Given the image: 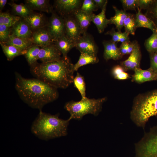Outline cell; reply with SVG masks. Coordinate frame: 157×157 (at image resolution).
<instances>
[{"label": "cell", "instance_id": "14", "mask_svg": "<svg viewBox=\"0 0 157 157\" xmlns=\"http://www.w3.org/2000/svg\"><path fill=\"white\" fill-rule=\"evenodd\" d=\"M102 44L104 48V57L106 60L110 59L117 60L122 58L123 56L120 51L119 47H117V43L111 40H104Z\"/></svg>", "mask_w": 157, "mask_h": 157}, {"label": "cell", "instance_id": "36", "mask_svg": "<svg viewBox=\"0 0 157 157\" xmlns=\"http://www.w3.org/2000/svg\"><path fill=\"white\" fill-rule=\"evenodd\" d=\"M145 15L154 22L157 28V0H153Z\"/></svg>", "mask_w": 157, "mask_h": 157}, {"label": "cell", "instance_id": "18", "mask_svg": "<svg viewBox=\"0 0 157 157\" xmlns=\"http://www.w3.org/2000/svg\"><path fill=\"white\" fill-rule=\"evenodd\" d=\"M108 1L107 0L104 6L101 9V12L98 14L96 15L94 13L92 22L95 25L99 33H102L105 28L110 24V20L107 19L106 16V12Z\"/></svg>", "mask_w": 157, "mask_h": 157}, {"label": "cell", "instance_id": "13", "mask_svg": "<svg viewBox=\"0 0 157 157\" xmlns=\"http://www.w3.org/2000/svg\"><path fill=\"white\" fill-rule=\"evenodd\" d=\"M142 55L139 44L137 45L128 58L121 63V65L125 71H134L140 68Z\"/></svg>", "mask_w": 157, "mask_h": 157}, {"label": "cell", "instance_id": "28", "mask_svg": "<svg viewBox=\"0 0 157 157\" xmlns=\"http://www.w3.org/2000/svg\"><path fill=\"white\" fill-rule=\"evenodd\" d=\"M40 48V47L34 44L27 50L24 55L30 66L37 63Z\"/></svg>", "mask_w": 157, "mask_h": 157}, {"label": "cell", "instance_id": "25", "mask_svg": "<svg viewBox=\"0 0 157 157\" xmlns=\"http://www.w3.org/2000/svg\"><path fill=\"white\" fill-rule=\"evenodd\" d=\"M3 51L7 59L11 61L17 56L24 55L26 51H22L16 47L11 45H8L0 42Z\"/></svg>", "mask_w": 157, "mask_h": 157}, {"label": "cell", "instance_id": "33", "mask_svg": "<svg viewBox=\"0 0 157 157\" xmlns=\"http://www.w3.org/2000/svg\"><path fill=\"white\" fill-rule=\"evenodd\" d=\"M144 46L149 53L157 52V30L146 40Z\"/></svg>", "mask_w": 157, "mask_h": 157}, {"label": "cell", "instance_id": "39", "mask_svg": "<svg viewBox=\"0 0 157 157\" xmlns=\"http://www.w3.org/2000/svg\"><path fill=\"white\" fill-rule=\"evenodd\" d=\"M11 28L3 24H0V42L4 43L8 39L11 34Z\"/></svg>", "mask_w": 157, "mask_h": 157}, {"label": "cell", "instance_id": "22", "mask_svg": "<svg viewBox=\"0 0 157 157\" xmlns=\"http://www.w3.org/2000/svg\"><path fill=\"white\" fill-rule=\"evenodd\" d=\"M25 4L32 10H36L51 13L52 8L50 6L49 0H26Z\"/></svg>", "mask_w": 157, "mask_h": 157}, {"label": "cell", "instance_id": "17", "mask_svg": "<svg viewBox=\"0 0 157 157\" xmlns=\"http://www.w3.org/2000/svg\"><path fill=\"white\" fill-rule=\"evenodd\" d=\"M11 34L22 38L31 37L33 31L27 23L21 19L11 27Z\"/></svg>", "mask_w": 157, "mask_h": 157}, {"label": "cell", "instance_id": "1", "mask_svg": "<svg viewBox=\"0 0 157 157\" xmlns=\"http://www.w3.org/2000/svg\"><path fill=\"white\" fill-rule=\"evenodd\" d=\"M15 88L22 100L29 106L42 110L46 105L57 99L56 88L37 78H27L16 72Z\"/></svg>", "mask_w": 157, "mask_h": 157}, {"label": "cell", "instance_id": "42", "mask_svg": "<svg viewBox=\"0 0 157 157\" xmlns=\"http://www.w3.org/2000/svg\"><path fill=\"white\" fill-rule=\"evenodd\" d=\"M93 1L97 8L102 9L107 0H93Z\"/></svg>", "mask_w": 157, "mask_h": 157}, {"label": "cell", "instance_id": "31", "mask_svg": "<svg viewBox=\"0 0 157 157\" xmlns=\"http://www.w3.org/2000/svg\"><path fill=\"white\" fill-rule=\"evenodd\" d=\"M124 27L125 32L129 34L135 35L137 27L135 21V15L128 13V15L125 20Z\"/></svg>", "mask_w": 157, "mask_h": 157}, {"label": "cell", "instance_id": "43", "mask_svg": "<svg viewBox=\"0 0 157 157\" xmlns=\"http://www.w3.org/2000/svg\"><path fill=\"white\" fill-rule=\"evenodd\" d=\"M7 2V0H0V9L1 10L4 7L6 4Z\"/></svg>", "mask_w": 157, "mask_h": 157}, {"label": "cell", "instance_id": "41", "mask_svg": "<svg viewBox=\"0 0 157 157\" xmlns=\"http://www.w3.org/2000/svg\"><path fill=\"white\" fill-rule=\"evenodd\" d=\"M138 0V8L141 11L142 9L146 10H147L151 5L153 1V0Z\"/></svg>", "mask_w": 157, "mask_h": 157}, {"label": "cell", "instance_id": "10", "mask_svg": "<svg viewBox=\"0 0 157 157\" xmlns=\"http://www.w3.org/2000/svg\"><path fill=\"white\" fill-rule=\"evenodd\" d=\"M63 18L65 22V35L75 44L82 35L79 25L74 15Z\"/></svg>", "mask_w": 157, "mask_h": 157}, {"label": "cell", "instance_id": "34", "mask_svg": "<svg viewBox=\"0 0 157 157\" xmlns=\"http://www.w3.org/2000/svg\"><path fill=\"white\" fill-rule=\"evenodd\" d=\"M138 44L136 40L132 42L130 40L122 43L119 47L121 54L123 56L126 54H130Z\"/></svg>", "mask_w": 157, "mask_h": 157}, {"label": "cell", "instance_id": "19", "mask_svg": "<svg viewBox=\"0 0 157 157\" xmlns=\"http://www.w3.org/2000/svg\"><path fill=\"white\" fill-rule=\"evenodd\" d=\"M2 43L13 46L22 51L27 50L34 44L31 37L29 38H22L16 37L11 34L7 41Z\"/></svg>", "mask_w": 157, "mask_h": 157}, {"label": "cell", "instance_id": "6", "mask_svg": "<svg viewBox=\"0 0 157 157\" xmlns=\"http://www.w3.org/2000/svg\"><path fill=\"white\" fill-rule=\"evenodd\" d=\"M135 146V157H157V125L145 133Z\"/></svg>", "mask_w": 157, "mask_h": 157}, {"label": "cell", "instance_id": "23", "mask_svg": "<svg viewBox=\"0 0 157 157\" xmlns=\"http://www.w3.org/2000/svg\"><path fill=\"white\" fill-rule=\"evenodd\" d=\"M138 12L135 14L137 28L143 27L148 28L154 32L157 30L154 22L145 15L143 14L138 8Z\"/></svg>", "mask_w": 157, "mask_h": 157}, {"label": "cell", "instance_id": "38", "mask_svg": "<svg viewBox=\"0 0 157 157\" xmlns=\"http://www.w3.org/2000/svg\"><path fill=\"white\" fill-rule=\"evenodd\" d=\"M123 10H134L136 11V8L138 7V0H121Z\"/></svg>", "mask_w": 157, "mask_h": 157}, {"label": "cell", "instance_id": "40", "mask_svg": "<svg viewBox=\"0 0 157 157\" xmlns=\"http://www.w3.org/2000/svg\"><path fill=\"white\" fill-rule=\"evenodd\" d=\"M151 68L157 74V52L150 53Z\"/></svg>", "mask_w": 157, "mask_h": 157}, {"label": "cell", "instance_id": "8", "mask_svg": "<svg viewBox=\"0 0 157 157\" xmlns=\"http://www.w3.org/2000/svg\"><path fill=\"white\" fill-rule=\"evenodd\" d=\"M47 27L53 38L54 42L58 38L65 35L64 18L53 10Z\"/></svg>", "mask_w": 157, "mask_h": 157}, {"label": "cell", "instance_id": "24", "mask_svg": "<svg viewBox=\"0 0 157 157\" xmlns=\"http://www.w3.org/2000/svg\"><path fill=\"white\" fill-rule=\"evenodd\" d=\"M113 7L115 11V14L110 19V24H114L117 31L121 32V30L124 27V21L129 13L124 10L118 9L114 6H113Z\"/></svg>", "mask_w": 157, "mask_h": 157}, {"label": "cell", "instance_id": "4", "mask_svg": "<svg viewBox=\"0 0 157 157\" xmlns=\"http://www.w3.org/2000/svg\"><path fill=\"white\" fill-rule=\"evenodd\" d=\"M130 115L137 126L144 128L150 118L157 115V90L138 95L134 100Z\"/></svg>", "mask_w": 157, "mask_h": 157}, {"label": "cell", "instance_id": "3", "mask_svg": "<svg viewBox=\"0 0 157 157\" xmlns=\"http://www.w3.org/2000/svg\"><path fill=\"white\" fill-rule=\"evenodd\" d=\"M39 111L31 127L34 135L41 140L47 141L67 135L68 126L71 120L69 118L64 120L59 118V114L52 115Z\"/></svg>", "mask_w": 157, "mask_h": 157}, {"label": "cell", "instance_id": "32", "mask_svg": "<svg viewBox=\"0 0 157 157\" xmlns=\"http://www.w3.org/2000/svg\"><path fill=\"white\" fill-rule=\"evenodd\" d=\"M73 83L74 86L80 92L81 98L86 97V85L83 76L79 73L77 72L76 75L74 77Z\"/></svg>", "mask_w": 157, "mask_h": 157}, {"label": "cell", "instance_id": "21", "mask_svg": "<svg viewBox=\"0 0 157 157\" xmlns=\"http://www.w3.org/2000/svg\"><path fill=\"white\" fill-rule=\"evenodd\" d=\"M93 14H88L80 9L74 13V16L79 25L82 35L87 32V29L92 22Z\"/></svg>", "mask_w": 157, "mask_h": 157}, {"label": "cell", "instance_id": "35", "mask_svg": "<svg viewBox=\"0 0 157 157\" xmlns=\"http://www.w3.org/2000/svg\"><path fill=\"white\" fill-rule=\"evenodd\" d=\"M111 73L114 78L119 80H126L130 77L129 75L125 72L123 67L121 65H117L113 67Z\"/></svg>", "mask_w": 157, "mask_h": 157}, {"label": "cell", "instance_id": "30", "mask_svg": "<svg viewBox=\"0 0 157 157\" xmlns=\"http://www.w3.org/2000/svg\"><path fill=\"white\" fill-rule=\"evenodd\" d=\"M106 35H109L112 37L111 40L115 43L119 42L121 43L130 41L129 34L125 31L124 32L116 31L113 27L110 30L105 33Z\"/></svg>", "mask_w": 157, "mask_h": 157}, {"label": "cell", "instance_id": "12", "mask_svg": "<svg viewBox=\"0 0 157 157\" xmlns=\"http://www.w3.org/2000/svg\"><path fill=\"white\" fill-rule=\"evenodd\" d=\"M31 38L34 44L40 47L46 46L54 43L53 38L47 28H43L33 31Z\"/></svg>", "mask_w": 157, "mask_h": 157}, {"label": "cell", "instance_id": "5", "mask_svg": "<svg viewBox=\"0 0 157 157\" xmlns=\"http://www.w3.org/2000/svg\"><path fill=\"white\" fill-rule=\"evenodd\" d=\"M106 99V97L95 99L86 97L78 101H71L67 102L64 108L69 113V118L71 119L81 120L88 114L97 116L101 111L103 104Z\"/></svg>", "mask_w": 157, "mask_h": 157}, {"label": "cell", "instance_id": "27", "mask_svg": "<svg viewBox=\"0 0 157 157\" xmlns=\"http://www.w3.org/2000/svg\"><path fill=\"white\" fill-rule=\"evenodd\" d=\"M8 4L11 7L13 11L17 16L24 18L32 13L31 10L25 4H17L12 2Z\"/></svg>", "mask_w": 157, "mask_h": 157}, {"label": "cell", "instance_id": "15", "mask_svg": "<svg viewBox=\"0 0 157 157\" xmlns=\"http://www.w3.org/2000/svg\"><path fill=\"white\" fill-rule=\"evenodd\" d=\"M134 71V73L132 78L133 81L140 83L157 80V74L150 67L146 70L137 68Z\"/></svg>", "mask_w": 157, "mask_h": 157}, {"label": "cell", "instance_id": "2", "mask_svg": "<svg viewBox=\"0 0 157 157\" xmlns=\"http://www.w3.org/2000/svg\"><path fill=\"white\" fill-rule=\"evenodd\" d=\"M74 65L68 58L62 57L56 61L37 62L30 66V70L35 78L57 89H65L73 83Z\"/></svg>", "mask_w": 157, "mask_h": 157}, {"label": "cell", "instance_id": "29", "mask_svg": "<svg viewBox=\"0 0 157 157\" xmlns=\"http://www.w3.org/2000/svg\"><path fill=\"white\" fill-rule=\"evenodd\" d=\"M21 18L17 15L6 13L1 12L0 24L5 25L10 28L12 27L21 19Z\"/></svg>", "mask_w": 157, "mask_h": 157}, {"label": "cell", "instance_id": "37", "mask_svg": "<svg viewBox=\"0 0 157 157\" xmlns=\"http://www.w3.org/2000/svg\"><path fill=\"white\" fill-rule=\"evenodd\" d=\"M98 9L93 0H84L80 9L88 14H91L93 13V12Z\"/></svg>", "mask_w": 157, "mask_h": 157}, {"label": "cell", "instance_id": "11", "mask_svg": "<svg viewBox=\"0 0 157 157\" xmlns=\"http://www.w3.org/2000/svg\"><path fill=\"white\" fill-rule=\"evenodd\" d=\"M38 60L42 62H49L60 60L62 58L61 52L53 43L48 46L40 47Z\"/></svg>", "mask_w": 157, "mask_h": 157}, {"label": "cell", "instance_id": "20", "mask_svg": "<svg viewBox=\"0 0 157 157\" xmlns=\"http://www.w3.org/2000/svg\"><path fill=\"white\" fill-rule=\"evenodd\" d=\"M54 43L65 59L68 58L67 54L73 48L75 47V43L69 40L65 35L55 40Z\"/></svg>", "mask_w": 157, "mask_h": 157}, {"label": "cell", "instance_id": "9", "mask_svg": "<svg viewBox=\"0 0 157 157\" xmlns=\"http://www.w3.org/2000/svg\"><path fill=\"white\" fill-rule=\"evenodd\" d=\"M75 45V47L81 53L97 56L98 47L92 36L87 32L81 35Z\"/></svg>", "mask_w": 157, "mask_h": 157}, {"label": "cell", "instance_id": "26", "mask_svg": "<svg viewBox=\"0 0 157 157\" xmlns=\"http://www.w3.org/2000/svg\"><path fill=\"white\" fill-rule=\"evenodd\" d=\"M99 59L97 56L87 53H81L78 61L74 65V71H77L81 67L89 64H94L98 63Z\"/></svg>", "mask_w": 157, "mask_h": 157}, {"label": "cell", "instance_id": "16", "mask_svg": "<svg viewBox=\"0 0 157 157\" xmlns=\"http://www.w3.org/2000/svg\"><path fill=\"white\" fill-rule=\"evenodd\" d=\"M23 19L28 25L33 32L47 26V22L44 15L40 13H33Z\"/></svg>", "mask_w": 157, "mask_h": 157}, {"label": "cell", "instance_id": "7", "mask_svg": "<svg viewBox=\"0 0 157 157\" xmlns=\"http://www.w3.org/2000/svg\"><path fill=\"white\" fill-rule=\"evenodd\" d=\"M83 1L81 0H56L54 7L60 16L63 17L73 15L80 9Z\"/></svg>", "mask_w": 157, "mask_h": 157}]
</instances>
